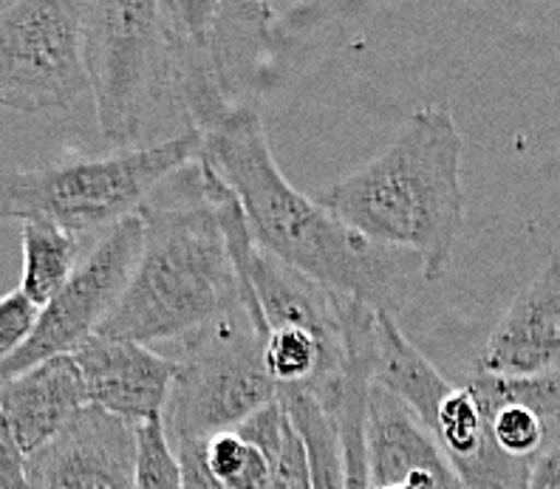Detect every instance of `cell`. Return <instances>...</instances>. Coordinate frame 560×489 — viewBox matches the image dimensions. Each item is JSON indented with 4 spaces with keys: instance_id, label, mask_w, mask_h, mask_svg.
<instances>
[{
    "instance_id": "1",
    "label": "cell",
    "mask_w": 560,
    "mask_h": 489,
    "mask_svg": "<svg viewBox=\"0 0 560 489\" xmlns=\"http://www.w3.org/2000/svg\"><path fill=\"white\" fill-rule=\"evenodd\" d=\"M201 137L199 162L233 190L260 249L326 292L397 314L419 258L357 238L317 198L303 196L269 148L258 105H241Z\"/></svg>"
},
{
    "instance_id": "2",
    "label": "cell",
    "mask_w": 560,
    "mask_h": 489,
    "mask_svg": "<svg viewBox=\"0 0 560 489\" xmlns=\"http://www.w3.org/2000/svg\"><path fill=\"white\" fill-rule=\"evenodd\" d=\"M465 137L442 105H424L399 125L380 153L317 193V205L357 238L422 264V278H442L465 221Z\"/></svg>"
},
{
    "instance_id": "3",
    "label": "cell",
    "mask_w": 560,
    "mask_h": 489,
    "mask_svg": "<svg viewBox=\"0 0 560 489\" xmlns=\"http://www.w3.org/2000/svg\"><path fill=\"white\" fill-rule=\"evenodd\" d=\"M190 171V198L142 207L144 241L122 298L100 326L103 337L139 346H185L244 312V286L215 205Z\"/></svg>"
},
{
    "instance_id": "4",
    "label": "cell",
    "mask_w": 560,
    "mask_h": 489,
    "mask_svg": "<svg viewBox=\"0 0 560 489\" xmlns=\"http://www.w3.org/2000/svg\"><path fill=\"white\" fill-rule=\"evenodd\" d=\"M201 137L187 128L151 144L100 156H66L28 171H0V218L60 226L74 238L103 235L148 205L167 178L199 159Z\"/></svg>"
},
{
    "instance_id": "5",
    "label": "cell",
    "mask_w": 560,
    "mask_h": 489,
    "mask_svg": "<svg viewBox=\"0 0 560 489\" xmlns=\"http://www.w3.org/2000/svg\"><path fill=\"white\" fill-rule=\"evenodd\" d=\"M374 382L397 396L431 433L462 489H526L533 462L501 453L492 414L470 382L453 385L405 337L397 314L376 312Z\"/></svg>"
},
{
    "instance_id": "6",
    "label": "cell",
    "mask_w": 560,
    "mask_h": 489,
    "mask_svg": "<svg viewBox=\"0 0 560 489\" xmlns=\"http://www.w3.org/2000/svg\"><path fill=\"white\" fill-rule=\"evenodd\" d=\"M82 57L96 123L110 142L128 148L142 130L148 110L171 91V32L164 3H82Z\"/></svg>"
},
{
    "instance_id": "7",
    "label": "cell",
    "mask_w": 560,
    "mask_h": 489,
    "mask_svg": "<svg viewBox=\"0 0 560 489\" xmlns=\"http://www.w3.org/2000/svg\"><path fill=\"white\" fill-rule=\"evenodd\" d=\"M173 362L176 380L162 414L167 444L207 442L280 399L264 365V337L246 314L192 337Z\"/></svg>"
},
{
    "instance_id": "8",
    "label": "cell",
    "mask_w": 560,
    "mask_h": 489,
    "mask_svg": "<svg viewBox=\"0 0 560 489\" xmlns=\"http://www.w3.org/2000/svg\"><path fill=\"white\" fill-rule=\"evenodd\" d=\"M360 7L331 3H221L212 0L210 55L233 108L255 105L301 69L308 46L331 18Z\"/></svg>"
},
{
    "instance_id": "9",
    "label": "cell",
    "mask_w": 560,
    "mask_h": 489,
    "mask_svg": "<svg viewBox=\"0 0 560 489\" xmlns=\"http://www.w3.org/2000/svg\"><path fill=\"white\" fill-rule=\"evenodd\" d=\"M85 94L82 3L18 0L0 9V108L46 114Z\"/></svg>"
},
{
    "instance_id": "10",
    "label": "cell",
    "mask_w": 560,
    "mask_h": 489,
    "mask_svg": "<svg viewBox=\"0 0 560 489\" xmlns=\"http://www.w3.org/2000/svg\"><path fill=\"white\" fill-rule=\"evenodd\" d=\"M144 241L142 212L105 230L77 264L60 292L40 308L37 326L12 357L0 360V382L40 365L51 357H74L100 331L122 298Z\"/></svg>"
},
{
    "instance_id": "11",
    "label": "cell",
    "mask_w": 560,
    "mask_h": 489,
    "mask_svg": "<svg viewBox=\"0 0 560 489\" xmlns=\"http://www.w3.org/2000/svg\"><path fill=\"white\" fill-rule=\"evenodd\" d=\"M26 478L28 489H133L137 428L89 405L28 458Z\"/></svg>"
},
{
    "instance_id": "12",
    "label": "cell",
    "mask_w": 560,
    "mask_h": 489,
    "mask_svg": "<svg viewBox=\"0 0 560 489\" xmlns=\"http://www.w3.org/2000/svg\"><path fill=\"white\" fill-rule=\"evenodd\" d=\"M74 362L91 408L133 428L162 421L176 380V362L148 346L103 334H94L74 353Z\"/></svg>"
},
{
    "instance_id": "13",
    "label": "cell",
    "mask_w": 560,
    "mask_h": 489,
    "mask_svg": "<svg viewBox=\"0 0 560 489\" xmlns=\"http://www.w3.org/2000/svg\"><path fill=\"white\" fill-rule=\"evenodd\" d=\"M476 371L492 376L560 371V258H549L515 294L487 337Z\"/></svg>"
},
{
    "instance_id": "14",
    "label": "cell",
    "mask_w": 560,
    "mask_h": 489,
    "mask_svg": "<svg viewBox=\"0 0 560 489\" xmlns=\"http://www.w3.org/2000/svg\"><path fill=\"white\" fill-rule=\"evenodd\" d=\"M0 408L26 458H32L89 408L74 357H51L0 382Z\"/></svg>"
},
{
    "instance_id": "15",
    "label": "cell",
    "mask_w": 560,
    "mask_h": 489,
    "mask_svg": "<svg viewBox=\"0 0 560 489\" xmlns=\"http://www.w3.org/2000/svg\"><path fill=\"white\" fill-rule=\"evenodd\" d=\"M235 430L267 455L269 469H272L269 489H312L306 442L283 401L278 399L260 408Z\"/></svg>"
},
{
    "instance_id": "16",
    "label": "cell",
    "mask_w": 560,
    "mask_h": 489,
    "mask_svg": "<svg viewBox=\"0 0 560 489\" xmlns=\"http://www.w3.org/2000/svg\"><path fill=\"white\" fill-rule=\"evenodd\" d=\"M23 241V278L21 292L26 294L37 308L60 292L66 280L80 264L82 241L60 226L28 221L21 230Z\"/></svg>"
},
{
    "instance_id": "17",
    "label": "cell",
    "mask_w": 560,
    "mask_h": 489,
    "mask_svg": "<svg viewBox=\"0 0 560 489\" xmlns=\"http://www.w3.org/2000/svg\"><path fill=\"white\" fill-rule=\"evenodd\" d=\"M280 401L287 405L289 416L306 442L308 464H312V489H346L340 435H337L335 421L326 414V408L315 396L303 394V391H287V394H280Z\"/></svg>"
},
{
    "instance_id": "18",
    "label": "cell",
    "mask_w": 560,
    "mask_h": 489,
    "mask_svg": "<svg viewBox=\"0 0 560 489\" xmlns=\"http://www.w3.org/2000/svg\"><path fill=\"white\" fill-rule=\"evenodd\" d=\"M472 391L481 396L487 410L501 405H521L547 421H560V371L538 376H492L485 371H472L467 380Z\"/></svg>"
},
{
    "instance_id": "19",
    "label": "cell",
    "mask_w": 560,
    "mask_h": 489,
    "mask_svg": "<svg viewBox=\"0 0 560 489\" xmlns=\"http://www.w3.org/2000/svg\"><path fill=\"white\" fill-rule=\"evenodd\" d=\"M207 467L224 489H269L272 481L267 455L238 430L212 435L207 442Z\"/></svg>"
},
{
    "instance_id": "20",
    "label": "cell",
    "mask_w": 560,
    "mask_h": 489,
    "mask_svg": "<svg viewBox=\"0 0 560 489\" xmlns=\"http://www.w3.org/2000/svg\"><path fill=\"white\" fill-rule=\"evenodd\" d=\"M549 424L535 410L521 405H501L492 410V439L510 458L535 462L547 450Z\"/></svg>"
},
{
    "instance_id": "21",
    "label": "cell",
    "mask_w": 560,
    "mask_h": 489,
    "mask_svg": "<svg viewBox=\"0 0 560 489\" xmlns=\"http://www.w3.org/2000/svg\"><path fill=\"white\" fill-rule=\"evenodd\" d=\"M133 489H182L176 455H173L162 421L137 428V484Z\"/></svg>"
},
{
    "instance_id": "22",
    "label": "cell",
    "mask_w": 560,
    "mask_h": 489,
    "mask_svg": "<svg viewBox=\"0 0 560 489\" xmlns=\"http://www.w3.org/2000/svg\"><path fill=\"white\" fill-rule=\"evenodd\" d=\"M37 317H40V308L21 289L0 298V360L12 357L32 337Z\"/></svg>"
},
{
    "instance_id": "23",
    "label": "cell",
    "mask_w": 560,
    "mask_h": 489,
    "mask_svg": "<svg viewBox=\"0 0 560 489\" xmlns=\"http://www.w3.org/2000/svg\"><path fill=\"white\" fill-rule=\"evenodd\" d=\"M207 442L171 444L178 464V476H182V489H224L207 467Z\"/></svg>"
},
{
    "instance_id": "24",
    "label": "cell",
    "mask_w": 560,
    "mask_h": 489,
    "mask_svg": "<svg viewBox=\"0 0 560 489\" xmlns=\"http://www.w3.org/2000/svg\"><path fill=\"white\" fill-rule=\"evenodd\" d=\"M26 469V453L18 444V435L0 408V489H28Z\"/></svg>"
},
{
    "instance_id": "25",
    "label": "cell",
    "mask_w": 560,
    "mask_h": 489,
    "mask_svg": "<svg viewBox=\"0 0 560 489\" xmlns=\"http://www.w3.org/2000/svg\"><path fill=\"white\" fill-rule=\"evenodd\" d=\"M526 489H560V442L535 458Z\"/></svg>"
}]
</instances>
